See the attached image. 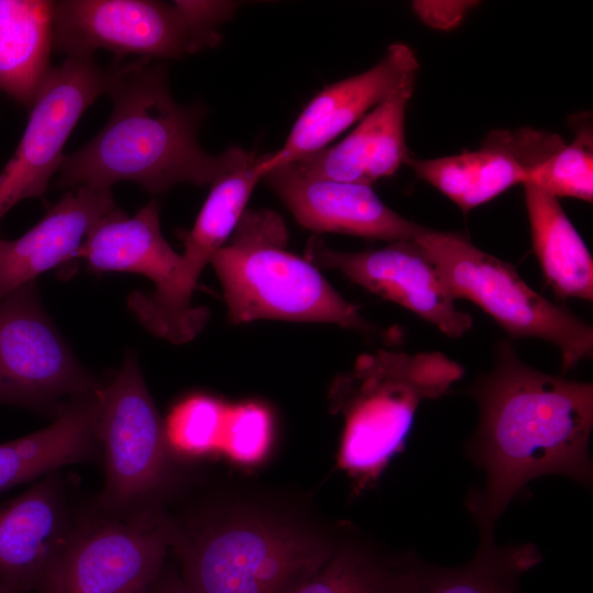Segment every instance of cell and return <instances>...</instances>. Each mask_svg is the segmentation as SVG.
Wrapping results in <instances>:
<instances>
[{
  "instance_id": "cell-32",
  "label": "cell",
  "mask_w": 593,
  "mask_h": 593,
  "mask_svg": "<svg viewBox=\"0 0 593 593\" xmlns=\"http://www.w3.org/2000/svg\"><path fill=\"white\" fill-rule=\"evenodd\" d=\"M0 593H20V592L8 584L0 582Z\"/></svg>"
},
{
  "instance_id": "cell-10",
  "label": "cell",
  "mask_w": 593,
  "mask_h": 593,
  "mask_svg": "<svg viewBox=\"0 0 593 593\" xmlns=\"http://www.w3.org/2000/svg\"><path fill=\"white\" fill-rule=\"evenodd\" d=\"M53 46L67 57L180 58L216 46L197 33L176 5L149 0H61L54 4Z\"/></svg>"
},
{
  "instance_id": "cell-21",
  "label": "cell",
  "mask_w": 593,
  "mask_h": 593,
  "mask_svg": "<svg viewBox=\"0 0 593 593\" xmlns=\"http://www.w3.org/2000/svg\"><path fill=\"white\" fill-rule=\"evenodd\" d=\"M97 396L66 406L49 426L0 444V492L97 455Z\"/></svg>"
},
{
  "instance_id": "cell-17",
  "label": "cell",
  "mask_w": 593,
  "mask_h": 593,
  "mask_svg": "<svg viewBox=\"0 0 593 593\" xmlns=\"http://www.w3.org/2000/svg\"><path fill=\"white\" fill-rule=\"evenodd\" d=\"M75 526L57 472L0 504V582L20 593L36 591Z\"/></svg>"
},
{
  "instance_id": "cell-19",
  "label": "cell",
  "mask_w": 593,
  "mask_h": 593,
  "mask_svg": "<svg viewBox=\"0 0 593 593\" xmlns=\"http://www.w3.org/2000/svg\"><path fill=\"white\" fill-rule=\"evenodd\" d=\"M411 80L369 111L338 144L292 164L300 174L371 187L396 172L411 158L405 141V113L414 92Z\"/></svg>"
},
{
  "instance_id": "cell-18",
  "label": "cell",
  "mask_w": 593,
  "mask_h": 593,
  "mask_svg": "<svg viewBox=\"0 0 593 593\" xmlns=\"http://www.w3.org/2000/svg\"><path fill=\"white\" fill-rule=\"evenodd\" d=\"M116 209L110 190L76 187L22 236L0 239V300L75 259L90 231Z\"/></svg>"
},
{
  "instance_id": "cell-8",
  "label": "cell",
  "mask_w": 593,
  "mask_h": 593,
  "mask_svg": "<svg viewBox=\"0 0 593 593\" xmlns=\"http://www.w3.org/2000/svg\"><path fill=\"white\" fill-rule=\"evenodd\" d=\"M96 396L105 465L98 510L122 515L153 507L149 502L169 473L171 449L136 359L126 357L114 380Z\"/></svg>"
},
{
  "instance_id": "cell-15",
  "label": "cell",
  "mask_w": 593,
  "mask_h": 593,
  "mask_svg": "<svg viewBox=\"0 0 593 593\" xmlns=\"http://www.w3.org/2000/svg\"><path fill=\"white\" fill-rule=\"evenodd\" d=\"M418 68L410 46L390 45L383 58L370 69L321 90L303 109L283 145L272 154L256 158L255 171L262 177L273 168L325 148L376 105L415 80Z\"/></svg>"
},
{
  "instance_id": "cell-29",
  "label": "cell",
  "mask_w": 593,
  "mask_h": 593,
  "mask_svg": "<svg viewBox=\"0 0 593 593\" xmlns=\"http://www.w3.org/2000/svg\"><path fill=\"white\" fill-rule=\"evenodd\" d=\"M190 26L200 35L217 45L221 35L216 26L231 19L237 4L231 1H174Z\"/></svg>"
},
{
  "instance_id": "cell-30",
  "label": "cell",
  "mask_w": 593,
  "mask_h": 593,
  "mask_svg": "<svg viewBox=\"0 0 593 593\" xmlns=\"http://www.w3.org/2000/svg\"><path fill=\"white\" fill-rule=\"evenodd\" d=\"M475 3L465 0H423L414 1L412 9L424 24L447 31L458 26Z\"/></svg>"
},
{
  "instance_id": "cell-25",
  "label": "cell",
  "mask_w": 593,
  "mask_h": 593,
  "mask_svg": "<svg viewBox=\"0 0 593 593\" xmlns=\"http://www.w3.org/2000/svg\"><path fill=\"white\" fill-rule=\"evenodd\" d=\"M472 558L458 567L423 562L417 593H523L522 577L542 561L532 542L497 545L480 537Z\"/></svg>"
},
{
  "instance_id": "cell-26",
  "label": "cell",
  "mask_w": 593,
  "mask_h": 593,
  "mask_svg": "<svg viewBox=\"0 0 593 593\" xmlns=\"http://www.w3.org/2000/svg\"><path fill=\"white\" fill-rule=\"evenodd\" d=\"M575 138L535 168L524 183L559 198L592 202L593 133L588 119H578Z\"/></svg>"
},
{
  "instance_id": "cell-11",
  "label": "cell",
  "mask_w": 593,
  "mask_h": 593,
  "mask_svg": "<svg viewBox=\"0 0 593 593\" xmlns=\"http://www.w3.org/2000/svg\"><path fill=\"white\" fill-rule=\"evenodd\" d=\"M44 312L34 282L0 300V403L40 407L98 391Z\"/></svg>"
},
{
  "instance_id": "cell-22",
  "label": "cell",
  "mask_w": 593,
  "mask_h": 593,
  "mask_svg": "<svg viewBox=\"0 0 593 593\" xmlns=\"http://www.w3.org/2000/svg\"><path fill=\"white\" fill-rule=\"evenodd\" d=\"M54 4L0 0V92L27 108L53 68Z\"/></svg>"
},
{
  "instance_id": "cell-4",
  "label": "cell",
  "mask_w": 593,
  "mask_h": 593,
  "mask_svg": "<svg viewBox=\"0 0 593 593\" xmlns=\"http://www.w3.org/2000/svg\"><path fill=\"white\" fill-rule=\"evenodd\" d=\"M336 545L287 521L239 515L192 533L174 525L171 548L191 593H295Z\"/></svg>"
},
{
  "instance_id": "cell-12",
  "label": "cell",
  "mask_w": 593,
  "mask_h": 593,
  "mask_svg": "<svg viewBox=\"0 0 593 593\" xmlns=\"http://www.w3.org/2000/svg\"><path fill=\"white\" fill-rule=\"evenodd\" d=\"M255 161L211 183L193 227L181 235L184 250L169 288L158 295L138 292L128 298L130 309L157 336L184 343L204 326L208 310L191 306L192 292L206 264L234 233L250 194L261 180L255 171Z\"/></svg>"
},
{
  "instance_id": "cell-7",
  "label": "cell",
  "mask_w": 593,
  "mask_h": 593,
  "mask_svg": "<svg viewBox=\"0 0 593 593\" xmlns=\"http://www.w3.org/2000/svg\"><path fill=\"white\" fill-rule=\"evenodd\" d=\"M174 524L159 510L97 513L75 523L36 593H145L166 566Z\"/></svg>"
},
{
  "instance_id": "cell-3",
  "label": "cell",
  "mask_w": 593,
  "mask_h": 593,
  "mask_svg": "<svg viewBox=\"0 0 593 593\" xmlns=\"http://www.w3.org/2000/svg\"><path fill=\"white\" fill-rule=\"evenodd\" d=\"M288 230L273 211H245L212 257L234 323L256 320L332 323L371 333L372 325L316 267L286 249Z\"/></svg>"
},
{
  "instance_id": "cell-27",
  "label": "cell",
  "mask_w": 593,
  "mask_h": 593,
  "mask_svg": "<svg viewBox=\"0 0 593 593\" xmlns=\"http://www.w3.org/2000/svg\"><path fill=\"white\" fill-rule=\"evenodd\" d=\"M226 409L203 394L178 403L165 422L166 437L172 450L200 455L215 448L224 429Z\"/></svg>"
},
{
  "instance_id": "cell-23",
  "label": "cell",
  "mask_w": 593,
  "mask_h": 593,
  "mask_svg": "<svg viewBox=\"0 0 593 593\" xmlns=\"http://www.w3.org/2000/svg\"><path fill=\"white\" fill-rule=\"evenodd\" d=\"M533 250L560 299L593 300V258L559 199L523 183Z\"/></svg>"
},
{
  "instance_id": "cell-13",
  "label": "cell",
  "mask_w": 593,
  "mask_h": 593,
  "mask_svg": "<svg viewBox=\"0 0 593 593\" xmlns=\"http://www.w3.org/2000/svg\"><path fill=\"white\" fill-rule=\"evenodd\" d=\"M306 257L410 310L449 337L459 338L472 326V317L457 309L446 279L414 239L392 242L378 249L339 251L312 238Z\"/></svg>"
},
{
  "instance_id": "cell-24",
  "label": "cell",
  "mask_w": 593,
  "mask_h": 593,
  "mask_svg": "<svg viewBox=\"0 0 593 593\" xmlns=\"http://www.w3.org/2000/svg\"><path fill=\"white\" fill-rule=\"evenodd\" d=\"M423 562L359 540L337 544L320 571L295 593H417Z\"/></svg>"
},
{
  "instance_id": "cell-9",
  "label": "cell",
  "mask_w": 593,
  "mask_h": 593,
  "mask_svg": "<svg viewBox=\"0 0 593 593\" xmlns=\"http://www.w3.org/2000/svg\"><path fill=\"white\" fill-rule=\"evenodd\" d=\"M110 66L70 56L53 67L30 108L24 133L0 172V219L16 203L41 198L64 157L63 148L83 112L107 93Z\"/></svg>"
},
{
  "instance_id": "cell-2",
  "label": "cell",
  "mask_w": 593,
  "mask_h": 593,
  "mask_svg": "<svg viewBox=\"0 0 593 593\" xmlns=\"http://www.w3.org/2000/svg\"><path fill=\"white\" fill-rule=\"evenodd\" d=\"M110 70L111 116L89 143L64 155L55 186L110 190L133 181L158 193L182 182L211 184L256 160L239 147L215 155L202 149L197 132L203 111L174 100L163 64L115 58Z\"/></svg>"
},
{
  "instance_id": "cell-20",
  "label": "cell",
  "mask_w": 593,
  "mask_h": 593,
  "mask_svg": "<svg viewBox=\"0 0 593 593\" xmlns=\"http://www.w3.org/2000/svg\"><path fill=\"white\" fill-rule=\"evenodd\" d=\"M180 257L163 236L158 203L150 201L133 216L116 209L102 219L75 259H83L92 271L143 275L156 286L152 294L158 295L171 284Z\"/></svg>"
},
{
  "instance_id": "cell-14",
  "label": "cell",
  "mask_w": 593,
  "mask_h": 593,
  "mask_svg": "<svg viewBox=\"0 0 593 593\" xmlns=\"http://www.w3.org/2000/svg\"><path fill=\"white\" fill-rule=\"evenodd\" d=\"M566 145L555 133L530 126L491 131L475 150L432 159L410 158L416 176L466 214L528 175Z\"/></svg>"
},
{
  "instance_id": "cell-6",
  "label": "cell",
  "mask_w": 593,
  "mask_h": 593,
  "mask_svg": "<svg viewBox=\"0 0 593 593\" xmlns=\"http://www.w3.org/2000/svg\"><path fill=\"white\" fill-rule=\"evenodd\" d=\"M446 279L456 299L480 306L514 337L555 345L564 372L592 356L593 328L532 289L510 264L460 233L424 228L414 239Z\"/></svg>"
},
{
  "instance_id": "cell-28",
  "label": "cell",
  "mask_w": 593,
  "mask_h": 593,
  "mask_svg": "<svg viewBox=\"0 0 593 593\" xmlns=\"http://www.w3.org/2000/svg\"><path fill=\"white\" fill-rule=\"evenodd\" d=\"M271 422L269 413L257 404L226 410L223 433L230 452L242 461H255L268 449Z\"/></svg>"
},
{
  "instance_id": "cell-1",
  "label": "cell",
  "mask_w": 593,
  "mask_h": 593,
  "mask_svg": "<svg viewBox=\"0 0 593 593\" xmlns=\"http://www.w3.org/2000/svg\"><path fill=\"white\" fill-rule=\"evenodd\" d=\"M467 393L479 406V423L465 451L484 483L469 492L466 507L480 537L493 536L510 503L534 479L558 474L592 485L591 382L539 371L501 340L492 369Z\"/></svg>"
},
{
  "instance_id": "cell-31",
  "label": "cell",
  "mask_w": 593,
  "mask_h": 593,
  "mask_svg": "<svg viewBox=\"0 0 593 593\" xmlns=\"http://www.w3.org/2000/svg\"><path fill=\"white\" fill-rule=\"evenodd\" d=\"M145 593H191L179 569L166 567Z\"/></svg>"
},
{
  "instance_id": "cell-16",
  "label": "cell",
  "mask_w": 593,
  "mask_h": 593,
  "mask_svg": "<svg viewBox=\"0 0 593 593\" xmlns=\"http://www.w3.org/2000/svg\"><path fill=\"white\" fill-rule=\"evenodd\" d=\"M261 180L302 226L317 233L392 243L415 239L425 228L390 209L369 186L307 177L292 165L273 168Z\"/></svg>"
},
{
  "instance_id": "cell-5",
  "label": "cell",
  "mask_w": 593,
  "mask_h": 593,
  "mask_svg": "<svg viewBox=\"0 0 593 593\" xmlns=\"http://www.w3.org/2000/svg\"><path fill=\"white\" fill-rule=\"evenodd\" d=\"M465 373L441 351L380 349L357 358L337 383L345 415L342 466L355 478H376L403 449L424 401L446 394Z\"/></svg>"
}]
</instances>
